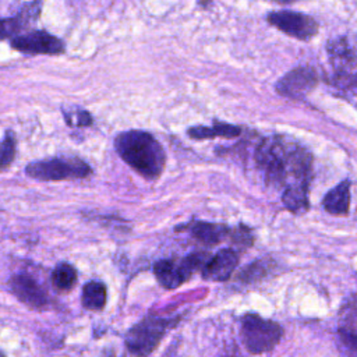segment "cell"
Listing matches in <instances>:
<instances>
[{"label": "cell", "mask_w": 357, "mask_h": 357, "mask_svg": "<svg viewBox=\"0 0 357 357\" xmlns=\"http://www.w3.org/2000/svg\"><path fill=\"white\" fill-rule=\"evenodd\" d=\"M42 11V0H31L25 3L17 14L1 20V39H13L32 28L39 20ZM29 32V31H28Z\"/></svg>", "instance_id": "obj_12"}, {"label": "cell", "mask_w": 357, "mask_h": 357, "mask_svg": "<svg viewBox=\"0 0 357 357\" xmlns=\"http://www.w3.org/2000/svg\"><path fill=\"white\" fill-rule=\"evenodd\" d=\"M308 188L310 187H289L283 190L282 202L293 213H304L308 206Z\"/></svg>", "instance_id": "obj_18"}, {"label": "cell", "mask_w": 357, "mask_h": 357, "mask_svg": "<svg viewBox=\"0 0 357 357\" xmlns=\"http://www.w3.org/2000/svg\"><path fill=\"white\" fill-rule=\"evenodd\" d=\"M10 46L25 54H61L64 42L47 31H29L10 39Z\"/></svg>", "instance_id": "obj_9"}, {"label": "cell", "mask_w": 357, "mask_h": 357, "mask_svg": "<svg viewBox=\"0 0 357 357\" xmlns=\"http://www.w3.org/2000/svg\"><path fill=\"white\" fill-rule=\"evenodd\" d=\"M107 298L106 286L102 282L91 280L82 289V305L89 311H100L103 310Z\"/></svg>", "instance_id": "obj_17"}, {"label": "cell", "mask_w": 357, "mask_h": 357, "mask_svg": "<svg viewBox=\"0 0 357 357\" xmlns=\"http://www.w3.org/2000/svg\"><path fill=\"white\" fill-rule=\"evenodd\" d=\"M343 324L340 328L357 335V300L350 301L343 310Z\"/></svg>", "instance_id": "obj_21"}, {"label": "cell", "mask_w": 357, "mask_h": 357, "mask_svg": "<svg viewBox=\"0 0 357 357\" xmlns=\"http://www.w3.org/2000/svg\"><path fill=\"white\" fill-rule=\"evenodd\" d=\"M15 149H17L15 134L14 131L7 130L1 141V170H6L13 163L15 156Z\"/></svg>", "instance_id": "obj_20"}, {"label": "cell", "mask_w": 357, "mask_h": 357, "mask_svg": "<svg viewBox=\"0 0 357 357\" xmlns=\"http://www.w3.org/2000/svg\"><path fill=\"white\" fill-rule=\"evenodd\" d=\"M71 114V113H70ZM75 117V124L77 127H89L92 126V116L91 113H88L86 110H82V109H78L74 114H71Z\"/></svg>", "instance_id": "obj_24"}, {"label": "cell", "mask_w": 357, "mask_h": 357, "mask_svg": "<svg viewBox=\"0 0 357 357\" xmlns=\"http://www.w3.org/2000/svg\"><path fill=\"white\" fill-rule=\"evenodd\" d=\"M238 265V254L233 248L219 250L202 268V276L206 280H227Z\"/></svg>", "instance_id": "obj_13"}, {"label": "cell", "mask_w": 357, "mask_h": 357, "mask_svg": "<svg viewBox=\"0 0 357 357\" xmlns=\"http://www.w3.org/2000/svg\"><path fill=\"white\" fill-rule=\"evenodd\" d=\"M26 176L38 181H61L78 180L91 176V166L79 158L54 156L31 162L25 167Z\"/></svg>", "instance_id": "obj_3"}, {"label": "cell", "mask_w": 357, "mask_h": 357, "mask_svg": "<svg viewBox=\"0 0 357 357\" xmlns=\"http://www.w3.org/2000/svg\"><path fill=\"white\" fill-rule=\"evenodd\" d=\"M187 134L194 139H209V138H215V137L236 138V137L241 135V127L215 120L212 127H205V126L190 127L187 130Z\"/></svg>", "instance_id": "obj_16"}, {"label": "cell", "mask_w": 357, "mask_h": 357, "mask_svg": "<svg viewBox=\"0 0 357 357\" xmlns=\"http://www.w3.org/2000/svg\"><path fill=\"white\" fill-rule=\"evenodd\" d=\"M226 357H234V356H226ZM237 357V356H236Z\"/></svg>", "instance_id": "obj_26"}, {"label": "cell", "mask_w": 357, "mask_h": 357, "mask_svg": "<svg viewBox=\"0 0 357 357\" xmlns=\"http://www.w3.org/2000/svg\"><path fill=\"white\" fill-rule=\"evenodd\" d=\"M241 340L251 354L271 351L283 336V328L271 319H265L255 312H248L241 318Z\"/></svg>", "instance_id": "obj_4"}, {"label": "cell", "mask_w": 357, "mask_h": 357, "mask_svg": "<svg viewBox=\"0 0 357 357\" xmlns=\"http://www.w3.org/2000/svg\"><path fill=\"white\" fill-rule=\"evenodd\" d=\"M77 278L75 268L67 262H61L52 272V284L57 291L66 293L75 286Z\"/></svg>", "instance_id": "obj_19"}, {"label": "cell", "mask_w": 357, "mask_h": 357, "mask_svg": "<svg viewBox=\"0 0 357 357\" xmlns=\"http://www.w3.org/2000/svg\"><path fill=\"white\" fill-rule=\"evenodd\" d=\"M177 231H188L194 238L201 241L202 244L212 245L220 243L225 237H230L231 229L225 225L211 223V222H201L192 220L176 229Z\"/></svg>", "instance_id": "obj_14"}, {"label": "cell", "mask_w": 357, "mask_h": 357, "mask_svg": "<svg viewBox=\"0 0 357 357\" xmlns=\"http://www.w3.org/2000/svg\"><path fill=\"white\" fill-rule=\"evenodd\" d=\"M333 84L346 88L357 84V35L340 36L328 43Z\"/></svg>", "instance_id": "obj_6"}, {"label": "cell", "mask_w": 357, "mask_h": 357, "mask_svg": "<svg viewBox=\"0 0 357 357\" xmlns=\"http://www.w3.org/2000/svg\"><path fill=\"white\" fill-rule=\"evenodd\" d=\"M318 84V74L310 66H300L284 74L276 82V92L282 96L300 99Z\"/></svg>", "instance_id": "obj_11"}, {"label": "cell", "mask_w": 357, "mask_h": 357, "mask_svg": "<svg viewBox=\"0 0 357 357\" xmlns=\"http://www.w3.org/2000/svg\"><path fill=\"white\" fill-rule=\"evenodd\" d=\"M266 21L283 33L298 40H310L318 33L317 21L312 17L297 11H271L266 14Z\"/></svg>", "instance_id": "obj_8"}, {"label": "cell", "mask_w": 357, "mask_h": 357, "mask_svg": "<svg viewBox=\"0 0 357 357\" xmlns=\"http://www.w3.org/2000/svg\"><path fill=\"white\" fill-rule=\"evenodd\" d=\"M205 252H194L184 257L181 261L176 262L172 259H160L153 265V273L160 283L167 290H173L187 282L192 273L205 266L209 258Z\"/></svg>", "instance_id": "obj_7"}, {"label": "cell", "mask_w": 357, "mask_h": 357, "mask_svg": "<svg viewBox=\"0 0 357 357\" xmlns=\"http://www.w3.org/2000/svg\"><path fill=\"white\" fill-rule=\"evenodd\" d=\"M275 1L282 3V4H286V3H291V1H294V0H275Z\"/></svg>", "instance_id": "obj_25"}, {"label": "cell", "mask_w": 357, "mask_h": 357, "mask_svg": "<svg viewBox=\"0 0 357 357\" xmlns=\"http://www.w3.org/2000/svg\"><path fill=\"white\" fill-rule=\"evenodd\" d=\"M11 293L31 310L42 311L49 305V296L46 289L36 280L35 276L20 272L10 278Z\"/></svg>", "instance_id": "obj_10"}, {"label": "cell", "mask_w": 357, "mask_h": 357, "mask_svg": "<svg viewBox=\"0 0 357 357\" xmlns=\"http://www.w3.org/2000/svg\"><path fill=\"white\" fill-rule=\"evenodd\" d=\"M230 238L233 243H236L240 247H250L254 240L250 227L244 225H238L237 227H233L230 233Z\"/></svg>", "instance_id": "obj_22"}, {"label": "cell", "mask_w": 357, "mask_h": 357, "mask_svg": "<svg viewBox=\"0 0 357 357\" xmlns=\"http://www.w3.org/2000/svg\"><path fill=\"white\" fill-rule=\"evenodd\" d=\"M322 205L331 215H347L350 208V183L344 180L328 191L322 199Z\"/></svg>", "instance_id": "obj_15"}, {"label": "cell", "mask_w": 357, "mask_h": 357, "mask_svg": "<svg viewBox=\"0 0 357 357\" xmlns=\"http://www.w3.org/2000/svg\"><path fill=\"white\" fill-rule=\"evenodd\" d=\"M339 340L349 357H357V335L339 328Z\"/></svg>", "instance_id": "obj_23"}, {"label": "cell", "mask_w": 357, "mask_h": 357, "mask_svg": "<svg viewBox=\"0 0 357 357\" xmlns=\"http://www.w3.org/2000/svg\"><path fill=\"white\" fill-rule=\"evenodd\" d=\"M257 167L264 173L266 184L276 187H310L312 156L300 145L283 135L262 138L255 148Z\"/></svg>", "instance_id": "obj_1"}, {"label": "cell", "mask_w": 357, "mask_h": 357, "mask_svg": "<svg viewBox=\"0 0 357 357\" xmlns=\"http://www.w3.org/2000/svg\"><path fill=\"white\" fill-rule=\"evenodd\" d=\"M117 155L146 180H156L166 165V153L160 142L142 130H128L114 138Z\"/></svg>", "instance_id": "obj_2"}, {"label": "cell", "mask_w": 357, "mask_h": 357, "mask_svg": "<svg viewBox=\"0 0 357 357\" xmlns=\"http://www.w3.org/2000/svg\"><path fill=\"white\" fill-rule=\"evenodd\" d=\"M177 321L178 318L170 319L148 315L127 332L124 339L127 349L137 357H148Z\"/></svg>", "instance_id": "obj_5"}]
</instances>
